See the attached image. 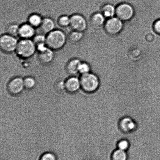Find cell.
<instances>
[{
    "mask_svg": "<svg viewBox=\"0 0 160 160\" xmlns=\"http://www.w3.org/2000/svg\"><path fill=\"white\" fill-rule=\"evenodd\" d=\"M66 42V36L60 30L54 29L46 35L47 46L54 51L62 49L65 46Z\"/></svg>",
    "mask_w": 160,
    "mask_h": 160,
    "instance_id": "cell-1",
    "label": "cell"
},
{
    "mask_svg": "<svg viewBox=\"0 0 160 160\" xmlns=\"http://www.w3.org/2000/svg\"><path fill=\"white\" fill-rule=\"evenodd\" d=\"M80 80L81 88L84 92L88 93H93L99 88V78L93 73H89L81 75Z\"/></svg>",
    "mask_w": 160,
    "mask_h": 160,
    "instance_id": "cell-2",
    "label": "cell"
},
{
    "mask_svg": "<svg viewBox=\"0 0 160 160\" xmlns=\"http://www.w3.org/2000/svg\"><path fill=\"white\" fill-rule=\"evenodd\" d=\"M36 50V45L32 40L22 39L18 42L15 52L19 57L28 59L34 55Z\"/></svg>",
    "mask_w": 160,
    "mask_h": 160,
    "instance_id": "cell-3",
    "label": "cell"
},
{
    "mask_svg": "<svg viewBox=\"0 0 160 160\" xmlns=\"http://www.w3.org/2000/svg\"><path fill=\"white\" fill-rule=\"evenodd\" d=\"M116 8L115 16L122 22L129 21L134 17V8L128 3H122Z\"/></svg>",
    "mask_w": 160,
    "mask_h": 160,
    "instance_id": "cell-4",
    "label": "cell"
},
{
    "mask_svg": "<svg viewBox=\"0 0 160 160\" xmlns=\"http://www.w3.org/2000/svg\"><path fill=\"white\" fill-rule=\"evenodd\" d=\"M18 42L16 37L7 34H3L0 38V48L4 53H13L16 50Z\"/></svg>",
    "mask_w": 160,
    "mask_h": 160,
    "instance_id": "cell-5",
    "label": "cell"
},
{
    "mask_svg": "<svg viewBox=\"0 0 160 160\" xmlns=\"http://www.w3.org/2000/svg\"><path fill=\"white\" fill-rule=\"evenodd\" d=\"M123 27V22L114 17L108 19L104 24L105 31L110 35H115L120 34Z\"/></svg>",
    "mask_w": 160,
    "mask_h": 160,
    "instance_id": "cell-6",
    "label": "cell"
},
{
    "mask_svg": "<svg viewBox=\"0 0 160 160\" xmlns=\"http://www.w3.org/2000/svg\"><path fill=\"white\" fill-rule=\"evenodd\" d=\"M70 27L73 31L83 32L87 28V23L85 18L80 14H74L70 17Z\"/></svg>",
    "mask_w": 160,
    "mask_h": 160,
    "instance_id": "cell-7",
    "label": "cell"
},
{
    "mask_svg": "<svg viewBox=\"0 0 160 160\" xmlns=\"http://www.w3.org/2000/svg\"><path fill=\"white\" fill-rule=\"evenodd\" d=\"M24 85L22 78L17 77L9 81L8 85V90L12 95H17L22 91Z\"/></svg>",
    "mask_w": 160,
    "mask_h": 160,
    "instance_id": "cell-8",
    "label": "cell"
},
{
    "mask_svg": "<svg viewBox=\"0 0 160 160\" xmlns=\"http://www.w3.org/2000/svg\"><path fill=\"white\" fill-rule=\"evenodd\" d=\"M119 127L123 132L130 133L133 132L137 129V124L131 117H125L120 121L119 123Z\"/></svg>",
    "mask_w": 160,
    "mask_h": 160,
    "instance_id": "cell-9",
    "label": "cell"
},
{
    "mask_svg": "<svg viewBox=\"0 0 160 160\" xmlns=\"http://www.w3.org/2000/svg\"><path fill=\"white\" fill-rule=\"evenodd\" d=\"M66 90L70 93H75L81 87V82L79 78L72 76L65 81Z\"/></svg>",
    "mask_w": 160,
    "mask_h": 160,
    "instance_id": "cell-10",
    "label": "cell"
},
{
    "mask_svg": "<svg viewBox=\"0 0 160 160\" xmlns=\"http://www.w3.org/2000/svg\"><path fill=\"white\" fill-rule=\"evenodd\" d=\"M35 28L29 23H25L20 26L19 36L22 39H31L35 36Z\"/></svg>",
    "mask_w": 160,
    "mask_h": 160,
    "instance_id": "cell-11",
    "label": "cell"
},
{
    "mask_svg": "<svg viewBox=\"0 0 160 160\" xmlns=\"http://www.w3.org/2000/svg\"><path fill=\"white\" fill-rule=\"evenodd\" d=\"M55 25L54 20L49 17L43 19L41 24L39 27L41 34L47 35L54 30Z\"/></svg>",
    "mask_w": 160,
    "mask_h": 160,
    "instance_id": "cell-12",
    "label": "cell"
},
{
    "mask_svg": "<svg viewBox=\"0 0 160 160\" xmlns=\"http://www.w3.org/2000/svg\"><path fill=\"white\" fill-rule=\"evenodd\" d=\"M54 51L48 48L45 51L38 53V59L40 62L43 64L51 63L54 59Z\"/></svg>",
    "mask_w": 160,
    "mask_h": 160,
    "instance_id": "cell-13",
    "label": "cell"
},
{
    "mask_svg": "<svg viewBox=\"0 0 160 160\" xmlns=\"http://www.w3.org/2000/svg\"><path fill=\"white\" fill-rule=\"evenodd\" d=\"M81 61L79 59H71L67 64L66 70L72 76H74L79 73V68Z\"/></svg>",
    "mask_w": 160,
    "mask_h": 160,
    "instance_id": "cell-14",
    "label": "cell"
},
{
    "mask_svg": "<svg viewBox=\"0 0 160 160\" xmlns=\"http://www.w3.org/2000/svg\"><path fill=\"white\" fill-rule=\"evenodd\" d=\"M106 19L101 12L95 13L91 17V23L95 27H100L104 24Z\"/></svg>",
    "mask_w": 160,
    "mask_h": 160,
    "instance_id": "cell-15",
    "label": "cell"
},
{
    "mask_svg": "<svg viewBox=\"0 0 160 160\" xmlns=\"http://www.w3.org/2000/svg\"><path fill=\"white\" fill-rule=\"evenodd\" d=\"M128 154L127 151L116 149L111 153L110 160H128Z\"/></svg>",
    "mask_w": 160,
    "mask_h": 160,
    "instance_id": "cell-16",
    "label": "cell"
},
{
    "mask_svg": "<svg viewBox=\"0 0 160 160\" xmlns=\"http://www.w3.org/2000/svg\"><path fill=\"white\" fill-rule=\"evenodd\" d=\"M116 8L112 4H106L102 8L101 13L106 18H112L116 15Z\"/></svg>",
    "mask_w": 160,
    "mask_h": 160,
    "instance_id": "cell-17",
    "label": "cell"
},
{
    "mask_svg": "<svg viewBox=\"0 0 160 160\" xmlns=\"http://www.w3.org/2000/svg\"><path fill=\"white\" fill-rule=\"evenodd\" d=\"M43 18L41 16L37 14H33L31 15L28 18V23L34 28H39Z\"/></svg>",
    "mask_w": 160,
    "mask_h": 160,
    "instance_id": "cell-18",
    "label": "cell"
},
{
    "mask_svg": "<svg viewBox=\"0 0 160 160\" xmlns=\"http://www.w3.org/2000/svg\"><path fill=\"white\" fill-rule=\"evenodd\" d=\"M84 37L83 32L79 31H73L70 33L69 36V39L72 43H76L82 40Z\"/></svg>",
    "mask_w": 160,
    "mask_h": 160,
    "instance_id": "cell-19",
    "label": "cell"
},
{
    "mask_svg": "<svg viewBox=\"0 0 160 160\" xmlns=\"http://www.w3.org/2000/svg\"><path fill=\"white\" fill-rule=\"evenodd\" d=\"M130 147L131 144L130 142L126 139H121L117 143V148L123 151H128Z\"/></svg>",
    "mask_w": 160,
    "mask_h": 160,
    "instance_id": "cell-20",
    "label": "cell"
},
{
    "mask_svg": "<svg viewBox=\"0 0 160 160\" xmlns=\"http://www.w3.org/2000/svg\"><path fill=\"white\" fill-rule=\"evenodd\" d=\"M20 26L17 24H12L8 26L7 28V34L16 37L19 36Z\"/></svg>",
    "mask_w": 160,
    "mask_h": 160,
    "instance_id": "cell-21",
    "label": "cell"
},
{
    "mask_svg": "<svg viewBox=\"0 0 160 160\" xmlns=\"http://www.w3.org/2000/svg\"><path fill=\"white\" fill-rule=\"evenodd\" d=\"M24 87L28 89L34 88L36 85V81L32 77H27L23 80Z\"/></svg>",
    "mask_w": 160,
    "mask_h": 160,
    "instance_id": "cell-22",
    "label": "cell"
},
{
    "mask_svg": "<svg viewBox=\"0 0 160 160\" xmlns=\"http://www.w3.org/2000/svg\"><path fill=\"white\" fill-rule=\"evenodd\" d=\"M70 18L68 16H61L58 19V23L59 26L62 28H67L70 26Z\"/></svg>",
    "mask_w": 160,
    "mask_h": 160,
    "instance_id": "cell-23",
    "label": "cell"
},
{
    "mask_svg": "<svg viewBox=\"0 0 160 160\" xmlns=\"http://www.w3.org/2000/svg\"><path fill=\"white\" fill-rule=\"evenodd\" d=\"M54 88L56 91L60 94L63 93L66 90L65 81L59 80L56 81L54 84Z\"/></svg>",
    "mask_w": 160,
    "mask_h": 160,
    "instance_id": "cell-24",
    "label": "cell"
},
{
    "mask_svg": "<svg viewBox=\"0 0 160 160\" xmlns=\"http://www.w3.org/2000/svg\"><path fill=\"white\" fill-rule=\"evenodd\" d=\"M91 70L90 65L87 63L81 62L79 65V73L81 75L90 73Z\"/></svg>",
    "mask_w": 160,
    "mask_h": 160,
    "instance_id": "cell-25",
    "label": "cell"
},
{
    "mask_svg": "<svg viewBox=\"0 0 160 160\" xmlns=\"http://www.w3.org/2000/svg\"><path fill=\"white\" fill-rule=\"evenodd\" d=\"M33 41L36 45L42 43H46V36L43 34H39L34 36Z\"/></svg>",
    "mask_w": 160,
    "mask_h": 160,
    "instance_id": "cell-26",
    "label": "cell"
},
{
    "mask_svg": "<svg viewBox=\"0 0 160 160\" xmlns=\"http://www.w3.org/2000/svg\"><path fill=\"white\" fill-rule=\"evenodd\" d=\"M40 160H57V158L54 153L48 152L42 155Z\"/></svg>",
    "mask_w": 160,
    "mask_h": 160,
    "instance_id": "cell-27",
    "label": "cell"
},
{
    "mask_svg": "<svg viewBox=\"0 0 160 160\" xmlns=\"http://www.w3.org/2000/svg\"><path fill=\"white\" fill-rule=\"evenodd\" d=\"M152 28L154 32L160 36V18L156 20L153 23Z\"/></svg>",
    "mask_w": 160,
    "mask_h": 160,
    "instance_id": "cell-28",
    "label": "cell"
},
{
    "mask_svg": "<svg viewBox=\"0 0 160 160\" xmlns=\"http://www.w3.org/2000/svg\"><path fill=\"white\" fill-rule=\"evenodd\" d=\"M84 160H92V159H85Z\"/></svg>",
    "mask_w": 160,
    "mask_h": 160,
    "instance_id": "cell-29",
    "label": "cell"
}]
</instances>
